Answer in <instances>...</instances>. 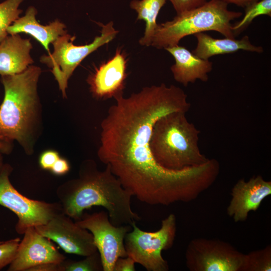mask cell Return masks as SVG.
I'll return each mask as SVG.
<instances>
[{
  "mask_svg": "<svg viewBox=\"0 0 271 271\" xmlns=\"http://www.w3.org/2000/svg\"><path fill=\"white\" fill-rule=\"evenodd\" d=\"M114 98L115 104L101 122L100 161L109 166L124 189L143 203L169 205L195 197L205 181V168H164L155 160L149 144L159 118L189 111L191 104L185 91L163 83Z\"/></svg>",
  "mask_w": 271,
  "mask_h": 271,
  "instance_id": "6da1fadb",
  "label": "cell"
},
{
  "mask_svg": "<svg viewBox=\"0 0 271 271\" xmlns=\"http://www.w3.org/2000/svg\"><path fill=\"white\" fill-rule=\"evenodd\" d=\"M63 213L75 221L85 210L101 206L114 226H132L141 220L131 207V195L124 189L108 166L99 170L93 160L84 161L78 177L60 185L56 190Z\"/></svg>",
  "mask_w": 271,
  "mask_h": 271,
  "instance_id": "7a4b0ae2",
  "label": "cell"
},
{
  "mask_svg": "<svg viewBox=\"0 0 271 271\" xmlns=\"http://www.w3.org/2000/svg\"><path fill=\"white\" fill-rule=\"evenodd\" d=\"M41 69L30 65L22 73L1 76L5 95L0 105V132L17 141L31 155L41 132L42 110L37 86Z\"/></svg>",
  "mask_w": 271,
  "mask_h": 271,
  "instance_id": "3957f363",
  "label": "cell"
},
{
  "mask_svg": "<svg viewBox=\"0 0 271 271\" xmlns=\"http://www.w3.org/2000/svg\"><path fill=\"white\" fill-rule=\"evenodd\" d=\"M186 113H168L153 126L151 151L157 163L164 168L181 170L203 165L209 160L199 149L200 130L188 120Z\"/></svg>",
  "mask_w": 271,
  "mask_h": 271,
  "instance_id": "277c9868",
  "label": "cell"
},
{
  "mask_svg": "<svg viewBox=\"0 0 271 271\" xmlns=\"http://www.w3.org/2000/svg\"><path fill=\"white\" fill-rule=\"evenodd\" d=\"M227 6L221 0H210L198 8L177 14L171 21L158 24L151 46L165 49L179 44L186 36L207 31L235 38L231 22L242 13L230 11Z\"/></svg>",
  "mask_w": 271,
  "mask_h": 271,
  "instance_id": "5b68a950",
  "label": "cell"
},
{
  "mask_svg": "<svg viewBox=\"0 0 271 271\" xmlns=\"http://www.w3.org/2000/svg\"><path fill=\"white\" fill-rule=\"evenodd\" d=\"M100 34L89 44L84 45L73 44L75 36L66 33L59 37L52 44L53 51L40 58L41 63L51 68L64 97L68 81L76 67L89 54L102 46L112 41L119 31L115 29L113 22L105 25L100 23Z\"/></svg>",
  "mask_w": 271,
  "mask_h": 271,
  "instance_id": "8992f818",
  "label": "cell"
},
{
  "mask_svg": "<svg viewBox=\"0 0 271 271\" xmlns=\"http://www.w3.org/2000/svg\"><path fill=\"white\" fill-rule=\"evenodd\" d=\"M176 217L170 214L162 220L161 228L154 232L141 230L136 223L125 235L124 246L127 256L148 271H167V262L162 251L170 248L176 231Z\"/></svg>",
  "mask_w": 271,
  "mask_h": 271,
  "instance_id": "52a82bcc",
  "label": "cell"
},
{
  "mask_svg": "<svg viewBox=\"0 0 271 271\" xmlns=\"http://www.w3.org/2000/svg\"><path fill=\"white\" fill-rule=\"evenodd\" d=\"M13 170L10 165L6 164L0 172V205L17 216L15 229L18 234H24L29 227L45 224L54 216L63 212L59 202L33 200L18 191L9 179Z\"/></svg>",
  "mask_w": 271,
  "mask_h": 271,
  "instance_id": "ba28073f",
  "label": "cell"
},
{
  "mask_svg": "<svg viewBox=\"0 0 271 271\" xmlns=\"http://www.w3.org/2000/svg\"><path fill=\"white\" fill-rule=\"evenodd\" d=\"M75 221L92 234L101 257L103 271H113L116 260L127 256L124 238L131 230V225L114 226L105 211L83 213L80 219Z\"/></svg>",
  "mask_w": 271,
  "mask_h": 271,
  "instance_id": "9c48e42d",
  "label": "cell"
},
{
  "mask_svg": "<svg viewBox=\"0 0 271 271\" xmlns=\"http://www.w3.org/2000/svg\"><path fill=\"white\" fill-rule=\"evenodd\" d=\"M35 227L66 253L85 257L97 251L91 233L63 212L55 215L45 224Z\"/></svg>",
  "mask_w": 271,
  "mask_h": 271,
  "instance_id": "30bf717a",
  "label": "cell"
},
{
  "mask_svg": "<svg viewBox=\"0 0 271 271\" xmlns=\"http://www.w3.org/2000/svg\"><path fill=\"white\" fill-rule=\"evenodd\" d=\"M24 235L8 271H29L40 264L60 263L66 259L51 240L39 233L35 227L27 228Z\"/></svg>",
  "mask_w": 271,
  "mask_h": 271,
  "instance_id": "8fae6325",
  "label": "cell"
},
{
  "mask_svg": "<svg viewBox=\"0 0 271 271\" xmlns=\"http://www.w3.org/2000/svg\"><path fill=\"white\" fill-rule=\"evenodd\" d=\"M127 63V54L118 48L112 57L96 67L87 79L93 97L105 100L123 94Z\"/></svg>",
  "mask_w": 271,
  "mask_h": 271,
  "instance_id": "7c38bea8",
  "label": "cell"
},
{
  "mask_svg": "<svg viewBox=\"0 0 271 271\" xmlns=\"http://www.w3.org/2000/svg\"><path fill=\"white\" fill-rule=\"evenodd\" d=\"M271 194V182L257 176L245 182L240 180L232 189V198L227 208L235 221H244L250 211L257 209L262 200Z\"/></svg>",
  "mask_w": 271,
  "mask_h": 271,
  "instance_id": "4fadbf2b",
  "label": "cell"
},
{
  "mask_svg": "<svg viewBox=\"0 0 271 271\" xmlns=\"http://www.w3.org/2000/svg\"><path fill=\"white\" fill-rule=\"evenodd\" d=\"M165 49L175 60L170 69L175 81L187 87L197 80L203 82L208 80V74L213 68V63L209 60L199 57L179 44Z\"/></svg>",
  "mask_w": 271,
  "mask_h": 271,
  "instance_id": "5bb4252c",
  "label": "cell"
},
{
  "mask_svg": "<svg viewBox=\"0 0 271 271\" xmlns=\"http://www.w3.org/2000/svg\"><path fill=\"white\" fill-rule=\"evenodd\" d=\"M29 39L19 34L9 35L0 43V75H11L22 73L33 63Z\"/></svg>",
  "mask_w": 271,
  "mask_h": 271,
  "instance_id": "9a60e30c",
  "label": "cell"
},
{
  "mask_svg": "<svg viewBox=\"0 0 271 271\" xmlns=\"http://www.w3.org/2000/svg\"><path fill=\"white\" fill-rule=\"evenodd\" d=\"M37 13V10L34 7H29L25 15L19 17L9 26L7 32L9 35L25 33L31 35L44 47L49 54V44L59 37L67 33L65 30L66 26L58 20L48 25H41L36 20Z\"/></svg>",
  "mask_w": 271,
  "mask_h": 271,
  "instance_id": "2e32d148",
  "label": "cell"
},
{
  "mask_svg": "<svg viewBox=\"0 0 271 271\" xmlns=\"http://www.w3.org/2000/svg\"><path fill=\"white\" fill-rule=\"evenodd\" d=\"M194 36L197 45L192 52L204 59L209 60L214 56L232 53L239 50L258 53L263 52V48L252 44L247 36L240 39L228 37L217 39L203 32L195 34Z\"/></svg>",
  "mask_w": 271,
  "mask_h": 271,
  "instance_id": "e0dca14e",
  "label": "cell"
},
{
  "mask_svg": "<svg viewBox=\"0 0 271 271\" xmlns=\"http://www.w3.org/2000/svg\"><path fill=\"white\" fill-rule=\"evenodd\" d=\"M166 0H132L130 7L138 14L137 20H144L146 27L143 37L139 40V44L144 46H151L158 26L157 19Z\"/></svg>",
  "mask_w": 271,
  "mask_h": 271,
  "instance_id": "ac0fdd59",
  "label": "cell"
},
{
  "mask_svg": "<svg viewBox=\"0 0 271 271\" xmlns=\"http://www.w3.org/2000/svg\"><path fill=\"white\" fill-rule=\"evenodd\" d=\"M197 260L200 270L236 271L245 263V257L215 249L199 253Z\"/></svg>",
  "mask_w": 271,
  "mask_h": 271,
  "instance_id": "d6986e66",
  "label": "cell"
},
{
  "mask_svg": "<svg viewBox=\"0 0 271 271\" xmlns=\"http://www.w3.org/2000/svg\"><path fill=\"white\" fill-rule=\"evenodd\" d=\"M262 15L271 16V0H259L244 8L242 19L232 25L231 29L235 37L247 28L255 18Z\"/></svg>",
  "mask_w": 271,
  "mask_h": 271,
  "instance_id": "ffe728a7",
  "label": "cell"
},
{
  "mask_svg": "<svg viewBox=\"0 0 271 271\" xmlns=\"http://www.w3.org/2000/svg\"><path fill=\"white\" fill-rule=\"evenodd\" d=\"M23 1L6 0L0 3V43L9 35V27L19 18L22 11L19 7Z\"/></svg>",
  "mask_w": 271,
  "mask_h": 271,
  "instance_id": "44dd1931",
  "label": "cell"
},
{
  "mask_svg": "<svg viewBox=\"0 0 271 271\" xmlns=\"http://www.w3.org/2000/svg\"><path fill=\"white\" fill-rule=\"evenodd\" d=\"M62 271H102L103 267L98 251L80 260H64L61 262Z\"/></svg>",
  "mask_w": 271,
  "mask_h": 271,
  "instance_id": "7402d4cb",
  "label": "cell"
},
{
  "mask_svg": "<svg viewBox=\"0 0 271 271\" xmlns=\"http://www.w3.org/2000/svg\"><path fill=\"white\" fill-rule=\"evenodd\" d=\"M20 238L0 242V270L14 259L20 242Z\"/></svg>",
  "mask_w": 271,
  "mask_h": 271,
  "instance_id": "603a6c76",
  "label": "cell"
},
{
  "mask_svg": "<svg viewBox=\"0 0 271 271\" xmlns=\"http://www.w3.org/2000/svg\"><path fill=\"white\" fill-rule=\"evenodd\" d=\"M168 1L172 3L175 11L177 13V15L198 8L203 5L207 2V0Z\"/></svg>",
  "mask_w": 271,
  "mask_h": 271,
  "instance_id": "cb8c5ba5",
  "label": "cell"
},
{
  "mask_svg": "<svg viewBox=\"0 0 271 271\" xmlns=\"http://www.w3.org/2000/svg\"><path fill=\"white\" fill-rule=\"evenodd\" d=\"M60 158L59 153L54 150L43 152L39 158V165L42 169L51 170L54 163Z\"/></svg>",
  "mask_w": 271,
  "mask_h": 271,
  "instance_id": "d4e9b609",
  "label": "cell"
},
{
  "mask_svg": "<svg viewBox=\"0 0 271 271\" xmlns=\"http://www.w3.org/2000/svg\"><path fill=\"white\" fill-rule=\"evenodd\" d=\"M135 263L133 259L128 256L119 257L114 263L113 271H135Z\"/></svg>",
  "mask_w": 271,
  "mask_h": 271,
  "instance_id": "484cf974",
  "label": "cell"
},
{
  "mask_svg": "<svg viewBox=\"0 0 271 271\" xmlns=\"http://www.w3.org/2000/svg\"><path fill=\"white\" fill-rule=\"evenodd\" d=\"M70 169V166L68 161L60 157L54 163L51 171L54 174L61 176L67 173Z\"/></svg>",
  "mask_w": 271,
  "mask_h": 271,
  "instance_id": "4316f807",
  "label": "cell"
},
{
  "mask_svg": "<svg viewBox=\"0 0 271 271\" xmlns=\"http://www.w3.org/2000/svg\"><path fill=\"white\" fill-rule=\"evenodd\" d=\"M61 263H44L33 267L29 271H62Z\"/></svg>",
  "mask_w": 271,
  "mask_h": 271,
  "instance_id": "83f0119b",
  "label": "cell"
},
{
  "mask_svg": "<svg viewBox=\"0 0 271 271\" xmlns=\"http://www.w3.org/2000/svg\"><path fill=\"white\" fill-rule=\"evenodd\" d=\"M13 148V141L10 140L0 132V153L10 154Z\"/></svg>",
  "mask_w": 271,
  "mask_h": 271,
  "instance_id": "f1b7e54d",
  "label": "cell"
},
{
  "mask_svg": "<svg viewBox=\"0 0 271 271\" xmlns=\"http://www.w3.org/2000/svg\"><path fill=\"white\" fill-rule=\"evenodd\" d=\"M227 4H232L238 7L245 8L250 4L259 0H221Z\"/></svg>",
  "mask_w": 271,
  "mask_h": 271,
  "instance_id": "f546056e",
  "label": "cell"
},
{
  "mask_svg": "<svg viewBox=\"0 0 271 271\" xmlns=\"http://www.w3.org/2000/svg\"><path fill=\"white\" fill-rule=\"evenodd\" d=\"M4 165V164H3V158L2 155V153H0V172L3 169Z\"/></svg>",
  "mask_w": 271,
  "mask_h": 271,
  "instance_id": "4dcf8cb0",
  "label": "cell"
}]
</instances>
